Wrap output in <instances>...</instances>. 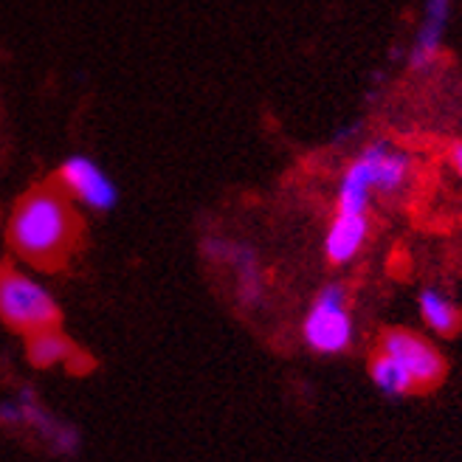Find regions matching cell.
I'll list each match as a JSON object with an SVG mask.
<instances>
[{
  "label": "cell",
  "mask_w": 462,
  "mask_h": 462,
  "mask_svg": "<svg viewBox=\"0 0 462 462\" xmlns=\"http://www.w3.org/2000/svg\"><path fill=\"white\" fill-rule=\"evenodd\" d=\"M71 206L60 192L34 189L14 206L9 217V240L20 257L42 263L60 254L71 237Z\"/></svg>",
  "instance_id": "6da1fadb"
},
{
  "label": "cell",
  "mask_w": 462,
  "mask_h": 462,
  "mask_svg": "<svg viewBox=\"0 0 462 462\" xmlns=\"http://www.w3.org/2000/svg\"><path fill=\"white\" fill-rule=\"evenodd\" d=\"M411 175V158L392 147L386 138L366 144L344 170L338 183L336 209L341 212H366L369 195H395L406 187Z\"/></svg>",
  "instance_id": "7a4b0ae2"
},
{
  "label": "cell",
  "mask_w": 462,
  "mask_h": 462,
  "mask_svg": "<svg viewBox=\"0 0 462 462\" xmlns=\"http://www.w3.org/2000/svg\"><path fill=\"white\" fill-rule=\"evenodd\" d=\"M0 319L17 333H37L57 328L60 305L54 293L20 271H0Z\"/></svg>",
  "instance_id": "3957f363"
},
{
  "label": "cell",
  "mask_w": 462,
  "mask_h": 462,
  "mask_svg": "<svg viewBox=\"0 0 462 462\" xmlns=\"http://www.w3.org/2000/svg\"><path fill=\"white\" fill-rule=\"evenodd\" d=\"M302 336L319 356H338L353 344V319L346 310V288L341 282H330L316 293Z\"/></svg>",
  "instance_id": "277c9868"
},
{
  "label": "cell",
  "mask_w": 462,
  "mask_h": 462,
  "mask_svg": "<svg viewBox=\"0 0 462 462\" xmlns=\"http://www.w3.org/2000/svg\"><path fill=\"white\" fill-rule=\"evenodd\" d=\"M0 423L4 426H26L32 431H37L49 448L60 457H74L82 446V437L71 423L57 420L49 409H42V403L37 401L34 389H20V395L14 401H4L0 403Z\"/></svg>",
  "instance_id": "5b68a950"
},
{
  "label": "cell",
  "mask_w": 462,
  "mask_h": 462,
  "mask_svg": "<svg viewBox=\"0 0 462 462\" xmlns=\"http://www.w3.org/2000/svg\"><path fill=\"white\" fill-rule=\"evenodd\" d=\"M57 180L74 200L94 212H113L119 206V183L90 155H68L57 170Z\"/></svg>",
  "instance_id": "8992f818"
},
{
  "label": "cell",
  "mask_w": 462,
  "mask_h": 462,
  "mask_svg": "<svg viewBox=\"0 0 462 462\" xmlns=\"http://www.w3.org/2000/svg\"><path fill=\"white\" fill-rule=\"evenodd\" d=\"M381 353H386L389 358H395L406 373L411 375L414 386L418 389H429L434 383L443 381L446 373V361L443 356L434 350V346L420 338L411 330H386L381 338Z\"/></svg>",
  "instance_id": "52a82bcc"
},
{
  "label": "cell",
  "mask_w": 462,
  "mask_h": 462,
  "mask_svg": "<svg viewBox=\"0 0 462 462\" xmlns=\"http://www.w3.org/2000/svg\"><path fill=\"white\" fill-rule=\"evenodd\" d=\"M203 254L215 263H228L237 271V293L245 308H257L263 302L265 282L260 273L257 254H254L248 245H243L237 240H228V237H206Z\"/></svg>",
  "instance_id": "ba28073f"
},
{
  "label": "cell",
  "mask_w": 462,
  "mask_h": 462,
  "mask_svg": "<svg viewBox=\"0 0 462 462\" xmlns=\"http://www.w3.org/2000/svg\"><path fill=\"white\" fill-rule=\"evenodd\" d=\"M369 235V220L366 212H336L328 237H325V257L333 265L350 263Z\"/></svg>",
  "instance_id": "9c48e42d"
},
{
  "label": "cell",
  "mask_w": 462,
  "mask_h": 462,
  "mask_svg": "<svg viewBox=\"0 0 462 462\" xmlns=\"http://www.w3.org/2000/svg\"><path fill=\"white\" fill-rule=\"evenodd\" d=\"M446 20H448V0H429L423 26L411 45V57H409L411 71H426L429 65H434L446 34Z\"/></svg>",
  "instance_id": "30bf717a"
},
{
  "label": "cell",
  "mask_w": 462,
  "mask_h": 462,
  "mask_svg": "<svg viewBox=\"0 0 462 462\" xmlns=\"http://www.w3.org/2000/svg\"><path fill=\"white\" fill-rule=\"evenodd\" d=\"M420 316L426 325L440 336H454L462 325V316H459L457 305L437 288H426L420 293Z\"/></svg>",
  "instance_id": "8fae6325"
},
{
  "label": "cell",
  "mask_w": 462,
  "mask_h": 462,
  "mask_svg": "<svg viewBox=\"0 0 462 462\" xmlns=\"http://www.w3.org/2000/svg\"><path fill=\"white\" fill-rule=\"evenodd\" d=\"M71 356H74V344L57 328H45L29 336V361L40 369L71 361Z\"/></svg>",
  "instance_id": "7c38bea8"
},
{
  "label": "cell",
  "mask_w": 462,
  "mask_h": 462,
  "mask_svg": "<svg viewBox=\"0 0 462 462\" xmlns=\"http://www.w3.org/2000/svg\"><path fill=\"white\" fill-rule=\"evenodd\" d=\"M369 378H373V383L389 398H401V395H409L411 389H418L406 369L381 350L373 361H369Z\"/></svg>",
  "instance_id": "4fadbf2b"
},
{
  "label": "cell",
  "mask_w": 462,
  "mask_h": 462,
  "mask_svg": "<svg viewBox=\"0 0 462 462\" xmlns=\"http://www.w3.org/2000/svg\"><path fill=\"white\" fill-rule=\"evenodd\" d=\"M448 161H451V167H454V172H457V175L462 178V142L451 147V152H448Z\"/></svg>",
  "instance_id": "5bb4252c"
}]
</instances>
